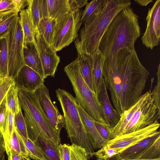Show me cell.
<instances>
[{
	"label": "cell",
	"instance_id": "1",
	"mask_svg": "<svg viewBox=\"0 0 160 160\" xmlns=\"http://www.w3.org/2000/svg\"><path fill=\"white\" fill-rule=\"evenodd\" d=\"M102 72L113 106L120 115L139 99L150 74L134 48H123L105 58Z\"/></svg>",
	"mask_w": 160,
	"mask_h": 160
},
{
	"label": "cell",
	"instance_id": "2",
	"mask_svg": "<svg viewBox=\"0 0 160 160\" xmlns=\"http://www.w3.org/2000/svg\"><path fill=\"white\" fill-rule=\"evenodd\" d=\"M139 18L130 6L122 9L114 17L99 45L98 50L105 58L123 48H134L141 35Z\"/></svg>",
	"mask_w": 160,
	"mask_h": 160
},
{
	"label": "cell",
	"instance_id": "3",
	"mask_svg": "<svg viewBox=\"0 0 160 160\" xmlns=\"http://www.w3.org/2000/svg\"><path fill=\"white\" fill-rule=\"evenodd\" d=\"M129 0H107L100 13L89 22L83 24L80 36L75 40L77 53L91 55L98 50L101 39L114 17L130 6Z\"/></svg>",
	"mask_w": 160,
	"mask_h": 160
},
{
	"label": "cell",
	"instance_id": "4",
	"mask_svg": "<svg viewBox=\"0 0 160 160\" xmlns=\"http://www.w3.org/2000/svg\"><path fill=\"white\" fill-rule=\"evenodd\" d=\"M20 106L24 112L28 138L35 142L39 137L60 143L43 112L35 92L19 90Z\"/></svg>",
	"mask_w": 160,
	"mask_h": 160
},
{
	"label": "cell",
	"instance_id": "5",
	"mask_svg": "<svg viewBox=\"0 0 160 160\" xmlns=\"http://www.w3.org/2000/svg\"><path fill=\"white\" fill-rule=\"evenodd\" d=\"M56 93L63 114L64 126L72 144L84 148L88 158H92L94 149L88 137L79 114L75 98L63 89H57Z\"/></svg>",
	"mask_w": 160,
	"mask_h": 160
},
{
	"label": "cell",
	"instance_id": "6",
	"mask_svg": "<svg viewBox=\"0 0 160 160\" xmlns=\"http://www.w3.org/2000/svg\"><path fill=\"white\" fill-rule=\"evenodd\" d=\"M64 71L71 83L77 104L94 120L106 125L98 98L83 79L77 58L67 65Z\"/></svg>",
	"mask_w": 160,
	"mask_h": 160
},
{
	"label": "cell",
	"instance_id": "7",
	"mask_svg": "<svg viewBox=\"0 0 160 160\" xmlns=\"http://www.w3.org/2000/svg\"><path fill=\"white\" fill-rule=\"evenodd\" d=\"M4 38L7 41L8 53V76L14 79L24 66L23 35L18 15L10 25Z\"/></svg>",
	"mask_w": 160,
	"mask_h": 160
},
{
	"label": "cell",
	"instance_id": "8",
	"mask_svg": "<svg viewBox=\"0 0 160 160\" xmlns=\"http://www.w3.org/2000/svg\"><path fill=\"white\" fill-rule=\"evenodd\" d=\"M83 10L78 9L72 12L56 22L51 45L57 52L70 45L78 36L82 22Z\"/></svg>",
	"mask_w": 160,
	"mask_h": 160
},
{
	"label": "cell",
	"instance_id": "9",
	"mask_svg": "<svg viewBox=\"0 0 160 160\" xmlns=\"http://www.w3.org/2000/svg\"><path fill=\"white\" fill-rule=\"evenodd\" d=\"M151 89V88L149 91L144 94L142 103L134 112L121 135L143 128L159 119L160 111L152 99Z\"/></svg>",
	"mask_w": 160,
	"mask_h": 160
},
{
	"label": "cell",
	"instance_id": "10",
	"mask_svg": "<svg viewBox=\"0 0 160 160\" xmlns=\"http://www.w3.org/2000/svg\"><path fill=\"white\" fill-rule=\"evenodd\" d=\"M34 92L40 107L50 125L57 136L61 139V131L65 126L64 118L59 112L57 106L52 102L48 89L43 84Z\"/></svg>",
	"mask_w": 160,
	"mask_h": 160
},
{
	"label": "cell",
	"instance_id": "11",
	"mask_svg": "<svg viewBox=\"0 0 160 160\" xmlns=\"http://www.w3.org/2000/svg\"><path fill=\"white\" fill-rule=\"evenodd\" d=\"M34 42L41 61L44 77H54L60 57L51 45L48 44L40 34L36 28H34Z\"/></svg>",
	"mask_w": 160,
	"mask_h": 160
},
{
	"label": "cell",
	"instance_id": "12",
	"mask_svg": "<svg viewBox=\"0 0 160 160\" xmlns=\"http://www.w3.org/2000/svg\"><path fill=\"white\" fill-rule=\"evenodd\" d=\"M160 126L158 121H157L142 129L117 136L108 141L105 145L111 148L123 149L124 150L160 132L158 131Z\"/></svg>",
	"mask_w": 160,
	"mask_h": 160
},
{
	"label": "cell",
	"instance_id": "13",
	"mask_svg": "<svg viewBox=\"0 0 160 160\" xmlns=\"http://www.w3.org/2000/svg\"><path fill=\"white\" fill-rule=\"evenodd\" d=\"M146 20V28L141 40L143 45L152 49L160 42V0H157L152 8H149Z\"/></svg>",
	"mask_w": 160,
	"mask_h": 160
},
{
	"label": "cell",
	"instance_id": "14",
	"mask_svg": "<svg viewBox=\"0 0 160 160\" xmlns=\"http://www.w3.org/2000/svg\"><path fill=\"white\" fill-rule=\"evenodd\" d=\"M13 80L18 90L31 92H35L44 82L38 73L26 65L21 68Z\"/></svg>",
	"mask_w": 160,
	"mask_h": 160
},
{
	"label": "cell",
	"instance_id": "15",
	"mask_svg": "<svg viewBox=\"0 0 160 160\" xmlns=\"http://www.w3.org/2000/svg\"><path fill=\"white\" fill-rule=\"evenodd\" d=\"M48 17L56 22L69 13L83 7L80 0H46Z\"/></svg>",
	"mask_w": 160,
	"mask_h": 160
},
{
	"label": "cell",
	"instance_id": "16",
	"mask_svg": "<svg viewBox=\"0 0 160 160\" xmlns=\"http://www.w3.org/2000/svg\"><path fill=\"white\" fill-rule=\"evenodd\" d=\"M107 89L106 83L103 79L98 98L102 110L105 123L110 129L118 122L120 115L112 106Z\"/></svg>",
	"mask_w": 160,
	"mask_h": 160
},
{
	"label": "cell",
	"instance_id": "17",
	"mask_svg": "<svg viewBox=\"0 0 160 160\" xmlns=\"http://www.w3.org/2000/svg\"><path fill=\"white\" fill-rule=\"evenodd\" d=\"M77 107L89 139L94 149H100L106 142L101 136L95 125L94 119L77 104Z\"/></svg>",
	"mask_w": 160,
	"mask_h": 160
},
{
	"label": "cell",
	"instance_id": "18",
	"mask_svg": "<svg viewBox=\"0 0 160 160\" xmlns=\"http://www.w3.org/2000/svg\"><path fill=\"white\" fill-rule=\"evenodd\" d=\"M23 55L25 65L34 70L44 79L41 61L34 42L23 45Z\"/></svg>",
	"mask_w": 160,
	"mask_h": 160
},
{
	"label": "cell",
	"instance_id": "19",
	"mask_svg": "<svg viewBox=\"0 0 160 160\" xmlns=\"http://www.w3.org/2000/svg\"><path fill=\"white\" fill-rule=\"evenodd\" d=\"M159 136L160 132L126 149L118 154V156L122 159H138Z\"/></svg>",
	"mask_w": 160,
	"mask_h": 160
},
{
	"label": "cell",
	"instance_id": "20",
	"mask_svg": "<svg viewBox=\"0 0 160 160\" xmlns=\"http://www.w3.org/2000/svg\"><path fill=\"white\" fill-rule=\"evenodd\" d=\"M92 76L94 92L98 98L103 78L102 68L105 58L98 50L91 55Z\"/></svg>",
	"mask_w": 160,
	"mask_h": 160
},
{
	"label": "cell",
	"instance_id": "21",
	"mask_svg": "<svg viewBox=\"0 0 160 160\" xmlns=\"http://www.w3.org/2000/svg\"><path fill=\"white\" fill-rule=\"evenodd\" d=\"M34 28H37L41 20L49 18L46 0H29L27 8Z\"/></svg>",
	"mask_w": 160,
	"mask_h": 160
},
{
	"label": "cell",
	"instance_id": "22",
	"mask_svg": "<svg viewBox=\"0 0 160 160\" xmlns=\"http://www.w3.org/2000/svg\"><path fill=\"white\" fill-rule=\"evenodd\" d=\"M34 142L39 148L47 160H61L59 150L60 143L40 137Z\"/></svg>",
	"mask_w": 160,
	"mask_h": 160
},
{
	"label": "cell",
	"instance_id": "23",
	"mask_svg": "<svg viewBox=\"0 0 160 160\" xmlns=\"http://www.w3.org/2000/svg\"><path fill=\"white\" fill-rule=\"evenodd\" d=\"M76 58L83 79L90 90L95 93L92 83L91 55L78 53Z\"/></svg>",
	"mask_w": 160,
	"mask_h": 160
},
{
	"label": "cell",
	"instance_id": "24",
	"mask_svg": "<svg viewBox=\"0 0 160 160\" xmlns=\"http://www.w3.org/2000/svg\"><path fill=\"white\" fill-rule=\"evenodd\" d=\"M19 14L23 35V45L27 43L34 42V28L27 9L21 11Z\"/></svg>",
	"mask_w": 160,
	"mask_h": 160
},
{
	"label": "cell",
	"instance_id": "25",
	"mask_svg": "<svg viewBox=\"0 0 160 160\" xmlns=\"http://www.w3.org/2000/svg\"><path fill=\"white\" fill-rule=\"evenodd\" d=\"M107 0H93L86 4L83 11L81 22L83 24L88 23L94 19L101 12Z\"/></svg>",
	"mask_w": 160,
	"mask_h": 160
},
{
	"label": "cell",
	"instance_id": "26",
	"mask_svg": "<svg viewBox=\"0 0 160 160\" xmlns=\"http://www.w3.org/2000/svg\"><path fill=\"white\" fill-rule=\"evenodd\" d=\"M56 23L55 20L53 19L49 18H44L41 20L36 28L39 33L50 45Z\"/></svg>",
	"mask_w": 160,
	"mask_h": 160
},
{
	"label": "cell",
	"instance_id": "27",
	"mask_svg": "<svg viewBox=\"0 0 160 160\" xmlns=\"http://www.w3.org/2000/svg\"><path fill=\"white\" fill-rule=\"evenodd\" d=\"M18 89L14 84L10 88L6 95L7 104L8 109L14 115L21 108L19 105Z\"/></svg>",
	"mask_w": 160,
	"mask_h": 160
},
{
	"label": "cell",
	"instance_id": "28",
	"mask_svg": "<svg viewBox=\"0 0 160 160\" xmlns=\"http://www.w3.org/2000/svg\"><path fill=\"white\" fill-rule=\"evenodd\" d=\"M8 53L7 43L5 38H0V76H8Z\"/></svg>",
	"mask_w": 160,
	"mask_h": 160
},
{
	"label": "cell",
	"instance_id": "29",
	"mask_svg": "<svg viewBox=\"0 0 160 160\" xmlns=\"http://www.w3.org/2000/svg\"><path fill=\"white\" fill-rule=\"evenodd\" d=\"M19 135L26 148L29 158L36 160H47L39 148L34 142L29 138H25Z\"/></svg>",
	"mask_w": 160,
	"mask_h": 160
},
{
	"label": "cell",
	"instance_id": "30",
	"mask_svg": "<svg viewBox=\"0 0 160 160\" xmlns=\"http://www.w3.org/2000/svg\"><path fill=\"white\" fill-rule=\"evenodd\" d=\"M160 158V136L138 158L143 159Z\"/></svg>",
	"mask_w": 160,
	"mask_h": 160
},
{
	"label": "cell",
	"instance_id": "31",
	"mask_svg": "<svg viewBox=\"0 0 160 160\" xmlns=\"http://www.w3.org/2000/svg\"><path fill=\"white\" fill-rule=\"evenodd\" d=\"M11 149L14 150L23 156L28 157V153L26 148L15 127L11 142Z\"/></svg>",
	"mask_w": 160,
	"mask_h": 160
},
{
	"label": "cell",
	"instance_id": "32",
	"mask_svg": "<svg viewBox=\"0 0 160 160\" xmlns=\"http://www.w3.org/2000/svg\"><path fill=\"white\" fill-rule=\"evenodd\" d=\"M14 123L19 134L25 138H28L26 125L21 108L14 115Z\"/></svg>",
	"mask_w": 160,
	"mask_h": 160
},
{
	"label": "cell",
	"instance_id": "33",
	"mask_svg": "<svg viewBox=\"0 0 160 160\" xmlns=\"http://www.w3.org/2000/svg\"><path fill=\"white\" fill-rule=\"evenodd\" d=\"M124 150L123 149L111 148L105 145L93 154L97 158L106 160L110 158L121 153Z\"/></svg>",
	"mask_w": 160,
	"mask_h": 160
},
{
	"label": "cell",
	"instance_id": "34",
	"mask_svg": "<svg viewBox=\"0 0 160 160\" xmlns=\"http://www.w3.org/2000/svg\"><path fill=\"white\" fill-rule=\"evenodd\" d=\"M8 117L6 96L0 105V132L5 137Z\"/></svg>",
	"mask_w": 160,
	"mask_h": 160
},
{
	"label": "cell",
	"instance_id": "35",
	"mask_svg": "<svg viewBox=\"0 0 160 160\" xmlns=\"http://www.w3.org/2000/svg\"><path fill=\"white\" fill-rule=\"evenodd\" d=\"M18 15V13H10L0 18V38H4L10 25Z\"/></svg>",
	"mask_w": 160,
	"mask_h": 160
},
{
	"label": "cell",
	"instance_id": "36",
	"mask_svg": "<svg viewBox=\"0 0 160 160\" xmlns=\"http://www.w3.org/2000/svg\"><path fill=\"white\" fill-rule=\"evenodd\" d=\"M14 84V80L12 78L8 76L2 77L0 76V105Z\"/></svg>",
	"mask_w": 160,
	"mask_h": 160
},
{
	"label": "cell",
	"instance_id": "37",
	"mask_svg": "<svg viewBox=\"0 0 160 160\" xmlns=\"http://www.w3.org/2000/svg\"><path fill=\"white\" fill-rule=\"evenodd\" d=\"M70 160H88L85 150L80 146L72 144L70 145Z\"/></svg>",
	"mask_w": 160,
	"mask_h": 160
},
{
	"label": "cell",
	"instance_id": "38",
	"mask_svg": "<svg viewBox=\"0 0 160 160\" xmlns=\"http://www.w3.org/2000/svg\"><path fill=\"white\" fill-rule=\"evenodd\" d=\"M157 82L152 91H151V98L158 110L160 111V64L158 67L156 74Z\"/></svg>",
	"mask_w": 160,
	"mask_h": 160
},
{
	"label": "cell",
	"instance_id": "39",
	"mask_svg": "<svg viewBox=\"0 0 160 160\" xmlns=\"http://www.w3.org/2000/svg\"><path fill=\"white\" fill-rule=\"evenodd\" d=\"M18 12L12 0H0V18L9 13Z\"/></svg>",
	"mask_w": 160,
	"mask_h": 160
},
{
	"label": "cell",
	"instance_id": "40",
	"mask_svg": "<svg viewBox=\"0 0 160 160\" xmlns=\"http://www.w3.org/2000/svg\"><path fill=\"white\" fill-rule=\"evenodd\" d=\"M94 122L98 133L107 143L109 135L110 129L106 125L101 122L95 120H94Z\"/></svg>",
	"mask_w": 160,
	"mask_h": 160
},
{
	"label": "cell",
	"instance_id": "41",
	"mask_svg": "<svg viewBox=\"0 0 160 160\" xmlns=\"http://www.w3.org/2000/svg\"><path fill=\"white\" fill-rule=\"evenodd\" d=\"M59 150L61 160H70V145L67 144H60Z\"/></svg>",
	"mask_w": 160,
	"mask_h": 160
},
{
	"label": "cell",
	"instance_id": "42",
	"mask_svg": "<svg viewBox=\"0 0 160 160\" xmlns=\"http://www.w3.org/2000/svg\"><path fill=\"white\" fill-rule=\"evenodd\" d=\"M18 12H20L28 6L29 0H12Z\"/></svg>",
	"mask_w": 160,
	"mask_h": 160
},
{
	"label": "cell",
	"instance_id": "43",
	"mask_svg": "<svg viewBox=\"0 0 160 160\" xmlns=\"http://www.w3.org/2000/svg\"><path fill=\"white\" fill-rule=\"evenodd\" d=\"M5 152L6 149L3 137L0 132V160H5Z\"/></svg>",
	"mask_w": 160,
	"mask_h": 160
},
{
	"label": "cell",
	"instance_id": "44",
	"mask_svg": "<svg viewBox=\"0 0 160 160\" xmlns=\"http://www.w3.org/2000/svg\"><path fill=\"white\" fill-rule=\"evenodd\" d=\"M23 156L20 153L11 149V158L9 160H21Z\"/></svg>",
	"mask_w": 160,
	"mask_h": 160
},
{
	"label": "cell",
	"instance_id": "45",
	"mask_svg": "<svg viewBox=\"0 0 160 160\" xmlns=\"http://www.w3.org/2000/svg\"><path fill=\"white\" fill-rule=\"evenodd\" d=\"M134 1L142 6H146L153 2L152 0H134Z\"/></svg>",
	"mask_w": 160,
	"mask_h": 160
},
{
	"label": "cell",
	"instance_id": "46",
	"mask_svg": "<svg viewBox=\"0 0 160 160\" xmlns=\"http://www.w3.org/2000/svg\"><path fill=\"white\" fill-rule=\"evenodd\" d=\"M97 160H122V159L120 158L117 154L110 158L106 160L98 158Z\"/></svg>",
	"mask_w": 160,
	"mask_h": 160
},
{
	"label": "cell",
	"instance_id": "47",
	"mask_svg": "<svg viewBox=\"0 0 160 160\" xmlns=\"http://www.w3.org/2000/svg\"><path fill=\"white\" fill-rule=\"evenodd\" d=\"M122 160H160V158L153 159H122Z\"/></svg>",
	"mask_w": 160,
	"mask_h": 160
},
{
	"label": "cell",
	"instance_id": "48",
	"mask_svg": "<svg viewBox=\"0 0 160 160\" xmlns=\"http://www.w3.org/2000/svg\"><path fill=\"white\" fill-rule=\"evenodd\" d=\"M21 160H31L30 158L27 156H23Z\"/></svg>",
	"mask_w": 160,
	"mask_h": 160
}]
</instances>
